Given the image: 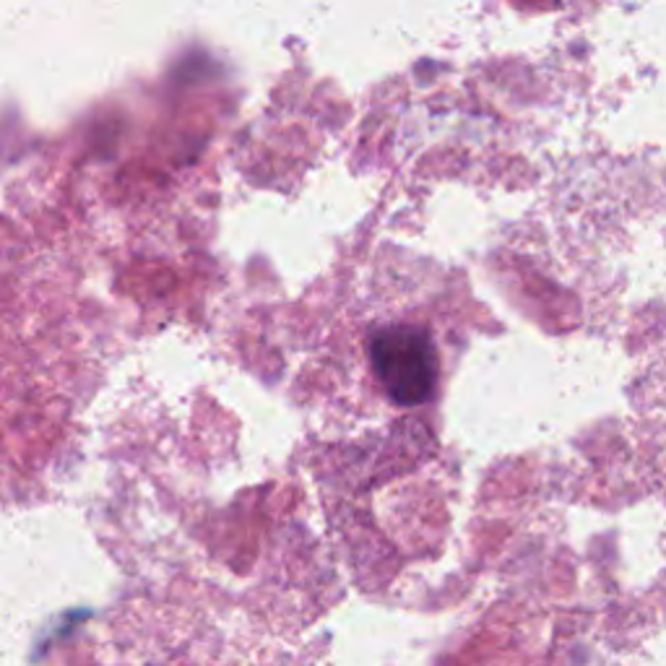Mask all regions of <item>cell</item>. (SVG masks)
<instances>
[{
    "label": "cell",
    "instance_id": "6da1fadb",
    "mask_svg": "<svg viewBox=\"0 0 666 666\" xmlns=\"http://www.w3.org/2000/svg\"><path fill=\"white\" fill-rule=\"evenodd\" d=\"M370 362L381 388L402 406L430 402L438 386V352L427 331L394 323L370 336Z\"/></svg>",
    "mask_w": 666,
    "mask_h": 666
}]
</instances>
